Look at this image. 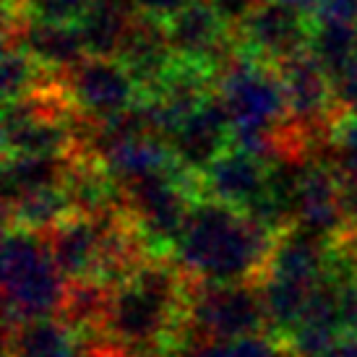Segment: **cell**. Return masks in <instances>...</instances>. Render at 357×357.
Masks as SVG:
<instances>
[{"label": "cell", "instance_id": "obj_3", "mask_svg": "<svg viewBox=\"0 0 357 357\" xmlns=\"http://www.w3.org/2000/svg\"><path fill=\"white\" fill-rule=\"evenodd\" d=\"M3 282L10 316L45 318L63 303V271L34 229L21 227L6 238L3 250Z\"/></svg>", "mask_w": 357, "mask_h": 357}, {"label": "cell", "instance_id": "obj_9", "mask_svg": "<svg viewBox=\"0 0 357 357\" xmlns=\"http://www.w3.org/2000/svg\"><path fill=\"white\" fill-rule=\"evenodd\" d=\"M204 169H206V188L211 190V199L232 204L245 211L256 206L268 190V172L248 149L225 151Z\"/></svg>", "mask_w": 357, "mask_h": 357}, {"label": "cell", "instance_id": "obj_10", "mask_svg": "<svg viewBox=\"0 0 357 357\" xmlns=\"http://www.w3.org/2000/svg\"><path fill=\"white\" fill-rule=\"evenodd\" d=\"M282 84L287 94L289 109L303 123H321L328 115V107L334 100V86H328V70L321 66V60L313 52H295L282 60Z\"/></svg>", "mask_w": 357, "mask_h": 357}, {"label": "cell", "instance_id": "obj_20", "mask_svg": "<svg viewBox=\"0 0 357 357\" xmlns=\"http://www.w3.org/2000/svg\"><path fill=\"white\" fill-rule=\"evenodd\" d=\"M279 3H284L287 8L298 10V13H303V16H313V13H318V8H321V0H279Z\"/></svg>", "mask_w": 357, "mask_h": 357}, {"label": "cell", "instance_id": "obj_14", "mask_svg": "<svg viewBox=\"0 0 357 357\" xmlns=\"http://www.w3.org/2000/svg\"><path fill=\"white\" fill-rule=\"evenodd\" d=\"M128 26V10L118 0H94L79 19V29L84 34L86 50L94 52V55L118 52Z\"/></svg>", "mask_w": 357, "mask_h": 357}, {"label": "cell", "instance_id": "obj_1", "mask_svg": "<svg viewBox=\"0 0 357 357\" xmlns=\"http://www.w3.org/2000/svg\"><path fill=\"white\" fill-rule=\"evenodd\" d=\"M271 232L245 208L211 199L188 211L178 235L180 258L211 284H238L268 266L274 253Z\"/></svg>", "mask_w": 357, "mask_h": 357}, {"label": "cell", "instance_id": "obj_8", "mask_svg": "<svg viewBox=\"0 0 357 357\" xmlns=\"http://www.w3.org/2000/svg\"><path fill=\"white\" fill-rule=\"evenodd\" d=\"M243 37L253 50L284 60L300 52V45L310 40L305 16L287 8L279 0H261L256 8L243 16Z\"/></svg>", "mask_w": 357, "mask_h": 357}, {"label": "cell", "instance_id": "obj_17", "mask_svg": "<svg viewBox=\"0 0 357 357\" xmlns=\"http://www.w3.org/2000/svg\"><path fill=\"white\" fill-rule=\"evenodd\" d=\"M91 3L94 0H26V8L31 10V19L73 24L84 16Z\"/></svg>", "mask_w": 357, "mask_h": 357}, {"label": "cell", "instance_id": "obj_5", "mask_svg": "<svg viewBox=\"0 0 357 357\" xmlns=\"http://www.w3.org/2000/svg\"><path fill=\"white\" fill-rule=\"evenodd\" d=\"M185 316H190V324H196L204 337L235 342L256 334L264 324V316L268 313L266 303L238 282V284H214L208 292L193 298Z\"/></svg>", "mask_w": 357, "mask_h": 357}, {"label": "cell", "instance_id": "obj_18", "mask_svg": "<svg viewBox=\"0 0 357 357\" xmlns=\"http://www.w3.org/2000/svg\"><path fill=\"white\" fill-rule=\"evenodd\" d=\"M331 84H334V100H337V105L357 109V55H352L347 66H342L331 76Z\"/></svg>", "mask_w": 357, "mask_h": 357}, {"label": "cell", "instance_id": "obj_4", "mask_svg": "<svg viewBox=\"0 0 357 357\" xmlns=\"http://www.w3.org/2000/svg\"><path fill=\"white\" fill-rule=\"evenodd\" d=\"M219 102L248 151H256L253 146H268V133L279 126L284 107H289L282 76L277 79L271 70L248 60L227 68Z\"/></svg>", "mask_w": 357, "mask_h": 357}, {"label": "cell", "instance_id": "obj_6", "mask_svg": "<svg viewBox=\"0 0 357 357\" xmlns=\"http://www.w3.org/2000/svg\"><path fill=\"white\" fill-rule=\"evenodd\" d=\"M68 84L76 105L84 112L105 120L130 109V102L136 97V76L126 66L102 55L70 66Z\"/></svg>", "mask_w": 357, "mask_h": 357}, {"label": "cell", "instance_id": "obj_12", "mask_svg": "<svg viewBox=\"0 0 357 357\" xmlns=\"http://www.w3.org/2000/svg\"><path fill=\"white\" fill-rule=\"evenodd\" d=\"M172 42L167 34V24L162 16L146 13L130 19V26L120 42V58L123 66L136 76V81H159L167 73V60Z\"/></svg>", "mask_w": 357, "mask_h": 357}, {"label": "cell", "instance_id": "obj_2", "mask_svg": "<svg viewBox=\"0 0 357 357\" xmlns=\"http://www.w3.org/2000/svg\"><path fill=\"white\" fill-rule=\"evenodd\" d=\"M183 313H188V298L178 274L165 266L139 268L109 295L105 342L123 357H144L175 331Z\"/></svg>", "mask_w": 357, "mask_h": 357}, {"label": "cell", "instance_id": "obj_11", "mask_svg": "<svg viewBox=\"0 0 357 357\" xmlns=\"http://www.w3.org/2000/svg\"><path fill=\"white\" fill-rule=\"evenodd\" d=\"M167 34L172 50L196 63L219 58L227 42L225 19L219 16V10L211 3H196V0H190L188 6H183L169 16Z\"/></svg>", "mask_w": 357, "mask_h": 357}, {"label": "cell", "instance_id": "obj_21", "mask_svg": "<svg viewBox=\"0 0 357 357\" xmlns=\"http://www.w3.org/2000/svg\"><path fill=\"white\" fill-rule=\"evenodd\" d=\"M144 357H146V355H144Z\"/></svg>", "mask_w": 357, "mask_h": 357}, {"label": "cell", "instance_id": "obj_19", "mask_svg": "<svg viewBox=\"0 0 357 357\" xmlns=\"http://www.w3.org/2000/svg\"><path fill=\"white\" fill-rule=\"evenodd\" d=\"M337 162H339V167H344V165H355L357 162V118L349 120L347 126L342 128V133H339Z\"/></svg>", "mask_w": 357, "mask_h": 357}, {"label": "cell", "instance_id": "obj_16", "mask_svg": "<svg viewBox=\"0 0 357 357\" xmlns=\"http://www.w3.org/2000/svg\"><path fill=\"white\" fill-rule=\"evenodd\" d=\"M37 73H40V60L34 58L29 50L16 52L8 47V52H6V66H3L6 97H8V100H13V97H24L26 89L34 86Z\"/></svg>", "mask_w": 357, "mask_h": 357}, {"label": "cell", "instance_id": "obj_15", "mask_svg": "<svg viewBox=\"0 0 357 357\" xmlns=\"http://www.w3.org/2000/svg\"><path fill=\"white\" fill-rule=\"evenodd\" d=\"M13 357H73V344L55 324H31L16 339Z\"/></svg>", "mask_w": 357, "mask_h": 357}, {"label": "cell", "instance_id": "obj_13", "mask_svg": "<svg viewBox=\"0 0 357 357\" xmlns=\"http://www.w3.org/2000/svg\"><path fill=\"white\" fill-rule=\"evenodd\" d=\"M24 42H26V50L42 66H52V68L76 66L81 60V52L86 50V42L79 26H70L63 21L31 19L24 26Z\"/></svg>", "mask_w": 357, "mask_h": 357}, {"label": "cell", "instance_id": "obj_7", "mask_svg": "<svg viewBox=\"0 0 357 357\" xmlns=\"http://www.w3.org/2000/svg\"><path fill=\"white\" fill-rule=\"evenodd\" d=\"M232 123L222 102H201L188 112L169 133V146L180 165L188 169L208 167L217 157L227 151Z\"/></svg>", "mask_w": 357, "mask_h": 357}]
</instances>
